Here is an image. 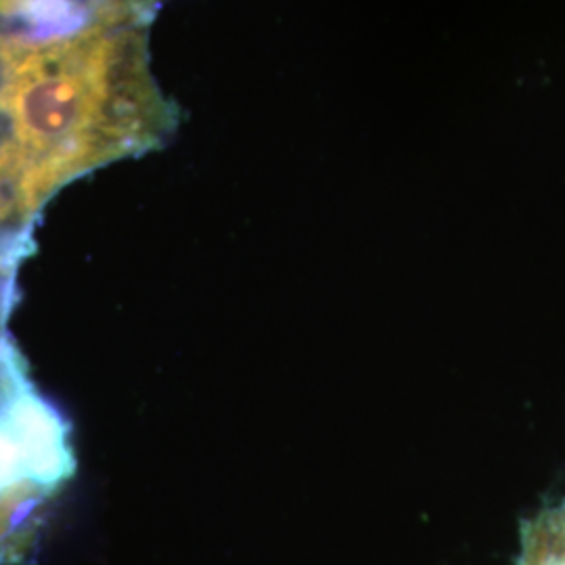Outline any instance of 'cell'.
I'll use <instances>...</instances> for the list:
<instances>
[{
	"instance_id": "obj_1",
	"label": "cell",
	"mask_w": 565,
	"mask_h": 565,
	"mask_svg": "<svg viewBox=\"0 0 565 565\" xmlns=\"http://www.w3.org/2000/svg\"><path fill=\"white\" fill-rule=\"evenodd\" d=\"M147 23L103 18L0 39V156L30 223L65 184L174 130L149 70Z\"/></svg>"
},
{
	"instance_id": "obj_2",
	"label": "cell",
	"mask_w": 565,
	"mask_h": 565,
	"mask_svg": "<svg viewBox=\"0 0 565 565\" xmlns=\"http://www.w3.org/2000/svg\"><path fill=\"white\" fill-rule=\"evenodd\" d=\"M60 463V440L46 398L32 380L0 384V499L32 505Z\"/></svg>"
},
{
	"instance_id": "obj_3",
	"label": "cell",
	"mask_w": 565,
	"mask_h": 565,
	"mask_svg": "<svg viewBox=\"0 0 565 565\" xmlns=\"http://www.w3.org/2000/svg\"><path fill=\"white\" fill-rule=\"evenodd\" d=\"M156 0H0L2 20L28 21L39 32L103 18L151 15Z\"/></svg>"
},
{
	"instance_id": "obj_4",
	"label": "cell",
	"mask_w": 565,
	"mask_h": 565,
	"mask_svg": "<svg viewBox=\"0 0 565 565\" xmlns=\"http://www.w3.org/2000/svg\"><path fill=\"white\" fill-rule=\"evenodd\" d=\"M32 507L0 499V565L11 564L21 557L32 543L34 532Z\"/></svg>"
},
{
	"instance_id": "obj_5",
	"label": "cell",
	"mask_w": 565,
	"mask_h": 565,
	"mask_svg": "<svg viewBox=\"0 0 565 565\" xmlns=\"http://www.w3.org/2000/svg\"><path fill=\"white\" fill-rule=\"evenodd\" d=\"M30 228L32 224L23 218L20 205L7 182L4 166L0 162V252H9L25 245Z\"/></svg>"
}]
</instances>
